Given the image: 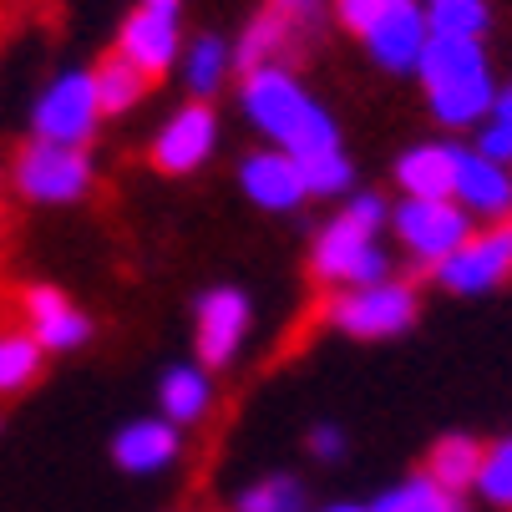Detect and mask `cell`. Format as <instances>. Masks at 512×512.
<instances>
[{
  "mask_svg": "<svg viewBox=\"0 0 512 512\" xmlns=\"http://www.w3.org/2000/svg\"><path fill=\"white\" fill-rule=\"evenodd\" d=\"M512 274V229H487L472 234L457 254H447L436 264V279H442L452 295H487Z\"/></svg>",
  "mask_w": 512,
  "mask_h": 512,
  "instance_id": "ba28073f",
  "label": "cell"
},
{
  "mask_svg": "<svg viewBox=\"0 0 512 512\" xmlns=\"http://www.w3.org/2000/svg\"><path fill=\"white\" fill-rule=\"evenodd\" d=\"M391 6H401V0H335V11H340V21L355 31V36H365V31H371Z\"/></svg>",
  "mask_w": 512,
  "mask_h": 512,
  "instance_id": "f1b7e54d",
  "label": "cell"
},
{
  "mask_svg": "<svg viewBox=\"0 0 512 512\" xmlns=\"http://www.w3.org/2000/svg\"><path fill=\"white\" fill-rule=\"evenodd\" d=\"M492 117H502V122H512V82L497 92V102H492Z\"/></svg>",
  "mask_w": 512,
  "mask_h": 512,
  "instance_id": "1f68e13d",
  "label": "cell"
},
{
  "mask_svg": "<svg viewBox=\"0 0 512 512\" xmlns=\"http://www.w3.org/2000/svg\"><path fill=\"white\" fill-rule=\"evenodd\" d=\"M457 158H462V148H442V142L411 148L396 163V183L406 188V198H452V188H457Z\"/></svg>",
  "mask_w": 512,
  "mask_h": 512,
  "instance_id": "2e32d148",
  "label": "cell"
},
{
  "mask_svg": "<svg viewBox=\"0 0 512 512\" xmlns=\"http://www.w3.org/2000/svg\"><path fill=\"white\" fill-rule=\"evenodd\" d=\"M477 492H482L492 507H512V436H507V442H497V447L482 457Z\"/></svg>",
  "mask_w": 512,
  "mask_h": 512,
  "instance_id": "83f0119b",
  "label": "cell"
},
{
  "mask_svg": "<svg viewBox=\"0 0 512 512\" xmlns=\"http://www.w3.org/2000/svg\"><path fill=\"white\" fill-rule=\"evenodd\" d=\"M416 71H421V87L431 97V112L447 127H472L497 102L492 66H487L482 46L467 41V36H431Z\"/></svg>",
  "mask_w": 512,
  "mask_h": 512,
  "instance_id": "7a4b0ae2",
  "label": "cell"
},
{
  "mask_svg": "<svg viewBox=\"0 0 512 512\" xmlns=\"http://www.w3.org/2000/svg\"><path fill=\"white\" fill-rule=\"evenodd\" d=\"M310 269H315V279H325V284H350V289H360V284H381L386 269H391V259L381 254L376 229L360 224V218L345 208L340 218H330V229L315 239Z\"/></svg>",
  "mask_w": 512,
  "mask_h": 512,
  "instance_id": "3957f363",
  "label": "cell"
},
{
  "mask_svg": "<svg viewBox=\"0 0 512 512\" xmlns=\"http://www.w3.org/2000/svg\"><path fill=\"white\" fill-rule=\"evenodd\" d=\"M224 71H229V46L218 41V36H198L188 46V61H183V77H188V92L203 102L218 92V82H224Z\"/></svg>",
  "mask_w": 512,
  "mask_h": 512,
  "instance_id": "cb8c5ba5",
  "label": "cell"
},
{
  "mask_svg": "<svg viewBox=\"0 0 512 512\" xmlns=\"http://www.w3.org/2000/svg\"><path fill=\"white\" fill-rule=\"evenodd\" d=\"M452 198L467 208V213H482V218H497L512 208V173L482 153H462L457 158V188Z\"/></svg>",
  "mask_w": 512,
  "mask_h": 512,
  "instance_id": "9a60e30c",
  "label": "cell"
},
{
  "mask_svg": "<svg viewBox=\"0 0 512 512\" xmlns=\"http://www.w3.org/2000/svg\"><path fill=\"white\" fill-rule=\"evenodd\" d=\"M132 66H142L148 77H163L178 56V11H158V6H137L122 26V46H117Z\"/></svg>",
  "mask_w": 512,
  "mask_h": 512,
  "instance_id": "7c38bea8",
  "label": "cell"
},
{
  "mask_svg": "<svg viewBox=\"0 0 512 512\" xmlns=\"http://www.w3.org/2000/svg\"><path fill=\"white\" fill-rule=\"evenodd\" d=\"M16 188L36 203H71V198H82L92 188V163H87L82 148L36 137L16 158Z\"/></svg>",
  "mask_w": 512,
  "mask_h": 512,
  "instance_id": "5b68a950",
  "label": "cell"
},
{
  "mask_svg": "<svg viewBox=\"0 0 512 512\" xmlns=\"http://www.w3.org/2000/svg\"><path fill=\"white\" fill-rule=\"evenodd\" d=\"M41 371V345L36 335H0V396L31 386Z\"/></svg>",
  "mask_w": 512,
  "mask_h": 512,
  "instance_id": "d4e9b609",
  "label": "cell"
},
{
  "mask_svg": "<svg viewBox=\"0 0 512 512\" xmlns=\"http://www.w3.org/2000/svg\"><path fill=\"white\" fill-rule=\"evenodd\" d=\"M249 330V300L239 295V289H208V295L198 300V360L208 365V371H218V365H229L239 340Z\"/></svg>",
  "mask_w": 512,
  "mask_h": 512,
  "instance_id": "9c48e42d",
  "label": "cell"
},
{
  "mask_svg": "<svg viewBox=\"0 0 512 512\" xmlns=\"http://www.w3.org/2000/svg\"><path fill=\"white\" fill-rule=\"evenodd\" d=\"M148 82H153L148 71L132 66L122 51L102 56V61H97V71H92V87H97L102 112H127V107H137V102H142V92H148Z\"/></svg>",
  "mask_w": 512,
  "mask_h": 512,
  "instance_id": "ffe728a7",
  "label": "cell"
},
{
  "mask_svg": "<svg viewBox=\"0 0 512 512\" xmlns=\"http://www.w3.org/2000/svg\"><path fill=\"white\" fill-rule=\"evenodd\" d=\"M310 452H315V457H340V452H345V436H340L335 426H320V431L310 436Z\"/></svg>",
  "mask_w": 512,
  "mask_h": 512,
  "instance_id": "4dcf8cb0",
  "label": "cell"
},
{
  "mask_svg": "<svg viewBox=\"0 0 512 512\" xmlns=\"http://www.w3.org/2000/svg\"><path fill=\"white\" fill-rule=\"evenodd\" d=\"M213 137H218L213 107H203V102L183 107V112L158 132V142H153V168H158V173H173V178L193 173V168L213 153Z\"/></svg>",
  "mask_w": 512,
  "mask_h": 512,
  "instance_id": "30bf717a",
  "label": "cell"
},
{
  "mask_svg": "<svg viewBox=\"0 0 512 512\" xmlns=\"http://www.w3.org/2000/svg\"><path fill=\"white\" fill-rule=\"evenodd\" d=\"M289 36H295V16H289L284 6H274V11H264L249 31H244V41H239V51H234V66L244 71H264V66H279V56L289 51Z\"/></svg>",
  "mask_w": 512,
  "mask_h": 512,
  "instance_id": "ac0fdd59",
  "label": "cell"
},
{
  "mask_svg": "<svg viewBox=\"0 0 512 512\" xmlns=\"http://www.w3.org/2000/svg\"><path fill=\"white\" fill-rule=\"evenodd\" d=\"M213 401V386H208V371L203 365H173V371L163 376V411L173 426H188L208 411Z\"/></svg>",
  "mask_w": 512,
  "mask_h": 512,
  "instance_id": "44dd1931",
  "label": "cell"
},
{
  "mask_svg": "<svg viewBox=\"0 0 512 512\" xmlns=\"http://www.w3.org/2000/svg\"><path fill=\"white\" fill-rule=\"evenodd\" d=\"M330 310H335V325L355 340H391L416 320V295L406 284L381 279V284H360L350 295H340Z\"/></svg>",
  "mask_w": 512,
  "mask_h": 512,
  "instance_id": "52a82bcc",
  "label": "cell"
},
{
  "mask_svg": "<svg viewBox=\"0 0 512 512\" xmlns=\"http://www.w3.org/2000/svg\"><path fill=\"white\" fill-rule=\"evenodd\" d=\"M477 153L507 168V163H512V122H502V117H492V122L482 127V137H477Z\"/></svg>",
  "mask_w": 512,
  "mask_h": 512,
  "instance_id": "f546056e",
  "label": "cell"
},
{
  "mask_svg": "<svg viewBox=\"0 0 512 512\" xmlns=\"http://www.w3.org/2000/svg\"><path fill=\"white\" fill-rule=\"evenodd\" d=\"M112 457L122 472H158L178 457V431H173V421H132L117 431Z\"/></svg>",
  "mask_w": 512,
  "mask_h": 512,
  "instance_id": "e0dca14e",
  "label": "cell"
},
{
  "mask_svg": "<svg viewBox=\"0 0 512 512\" xmlns=\"http://www.w3.org/2000/svg\"><path fill=\"white\" fill-rule=\"evenodd\" d=\"M274 6H284V11H300V6H315V0H274Z\"/></svg>",
  "mask_w": 512,
  "mask_h": 512,
  "instance_id": "836d02e7",
  "label": "cell"
},
{
  "mask_svg": "<svg viewBox=\"0 0 512 512\" xmlns=\"http://www.w3.org/2000/svg\"><path fill=\"white\" fill-rule=\"evenodd\" d=\"M482 457H487V452L472 442V436H442V442L431 447V457H426V477H431L436 487H447V492L462 497V487H477Z\"/></svg>",
  "mask_w": 512,
  "mask_h": 512,
  "instance_id": "d6986e66",
  "label": "cell"
},
{
  "mask_svg": "<svg viewBox=\"0 0 512 512\" xmlns=\"http://www.w3.org/2000/svg\"><path fill=\"white\" fill-rule=\"evenodd\" d=\"M142 6H158V11H178L183 0H142Z\"/></svg>",
  "mask_w": 512,
  "mask_h": 512,
  "instance_id": "d6a6232c",
  "label": "cell"
},
{
  "mask_svg": "<svg viewBox=\"0 0 512 512\" xmlns=\"http://www.w3.org/2000/svg\"><path fill=\"white\" fill-rule=\"evenodd\" d=\"M239 512H305V487L295 477H264L239 497Z\"/></svg>",
  "mask_w": 512,
  "mask_h": 512,
  "instance_id": "484cf974",
  "label": "cell"
},
{
  "mask_svg": "<svg viewBox=\"0 0 512 512\" xmlns=\"http://www.w3.org/2000/svg\"><path fill=\"white\" fill-rule=\"evenodd\" d=\"M21 305L31 315V335H36L41 350H71V345H82L92 335V320L82 310H71V300L61 295V289L36 284V289H26Z\"/></svg>",
  "mask_w": 512,
  "mask_h": 512,
  "instance_id": "4fadbf2b",
  "label": "cell"
},
{
  "mask_svg": "<svg viewBox=\"0 0 512 512\" xmlns=\"http://www.w3.org/2000/svg\"><path fill=\"white\" fill-rule=\"evenodd\" d=\"M97 117H102V102H97V87H92V71H66V77H56L36 102V137L82 148L97 132Z\"/></svg>",
  "mask_w": 512,
  "mask_h": 512,
  "instance_id": "8992f818",
  "label": "cell"
},
{
  "mask_svg": "<svg viewBox=\"0 0 512 512\" xmlns=\"http://www.w3.org/2000/svg\"><path fill=\"white\" fill-rule=\"evenodd\" d=\"M300 178H305V193H315V198L345 193V188H350V158H345L340 148L310 153V158H300Z\"/></svg>",
  "mask_w": 512,
  "mask_h": 512,
  "instance_id": "4316f807",
  "label": "cell"
},
{
  "mask_svg": "<svg viewBox=\"0 0 512 512\" xmlns=\"http://www.w3.org/2000/svg\"><path fill=\"white\" fill-rule=\"evenodd\" d=\"M325 512H371V507H355V502H340V507H325Z\"/></svg>",
  "mask_w": 512,
  "mask_h": 512,
  "instance_id": "e575fe53",
  "label": "cell"
},
{
  "mask_svg": "<svg viewBox=\"0 0 512 512\" xmlns=\"http://www.w3.org/2000/svg\"><path fill=\"white\" fill-rule=\"evenodd\" d=\"M244 112L249 122L274 137L289 158H310V153H330L340 148V132L330 122V112L289 77L284 66H264L244 77Z\"/></svg>",
  "mask_w": 512,
  "mask_h": 512,
  "instance_id": "6da1fadb",
  "label": "cell"
},
{
  "mask_svg": "<svg viewBox=\"0 0 512 512\" xmlns=\"http://www.w3.org/2000/svg\"><path fill=\"white\" fill-rule=\"evenodd\" d=\"M396 234L416 259L442 264L472 239V213L457 198H406L396 208Z\"/></svg>",
  "mask_w": 512,
  "mask_h": 512,
  "instance_id": "277c9868",
  "label": "cell"
},
{
  "mask_svg": "<svg viewBox=\"0 0 512 512\" xmlns=\"http://www.w3.org/2000/svg\"><path fill=\"white\" fill-rule=\"evenodd\" d=\"M371 512H467V507H462V497H457V492L436 487L431 477H411V482L391 487L386 497H376V502H371Z\"/></svg>",
  "mask_w": 512,
  "mask_h": 512,
  "instance_id": "7402d4cb",
  "label": "cell"
},
{
  "mask_svg": "<svg viewBox=\"0 0 512 512\" xmlns=\"http://www.w3.org/2000/svg\"><path fill=\"white\" fill-rule=\"evenodd\" d=\"M426 26L431 36H467L477 41L487 31V0H426Z\"/></svg>",
  "mask_w": 512,
  "mask_h": 512,
  "instance_id": "603a6c76",
  "label": "cell"
},
{
  "mask_svg": "<svg viewBox=\"0 0 512 512\" xmlns=\"http://www.w3.org/2000/svg\"><path fill=\"white\" fill-rule=\"evenodd\" d=\"M239 183L259 208H295L300 198H310L300 178V158H289V153H254L239 168Z\"/></svg>",
  "mask_w": 512,
  "mask_h": 512,
  "instance_id": "5bb4252c",
  "label": "cell"
},
{
  "mask_svg": "<svg viewBox=\"0 0 512 512\" xmlns=\"http://www.w3.org/2000/svg\"><path fill=\"white\" fill-rule=\"evenodd\" d=\"M360 41L386 71H411L421 61L426 41H431V26H426V11L416 6V0H401V6H391Z\"/></svg>",
  "mask_w": 512,
  "mask_h": 512,
  "instance_id": "8fae6325",
  "label": "cell"
}]
</instances>
